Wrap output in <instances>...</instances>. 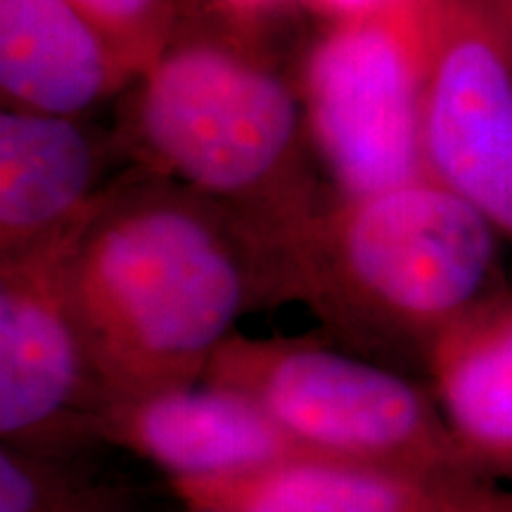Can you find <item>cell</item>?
<instances>
[{
    "label": "cell",
    "instance_id": "2",
    "mask_svg": "<svg viewBox=\"0 0 512 512\" xmlns=\"http://www.w3.org/2000/svg\"><path fill=\"white\" fill-rule=\"evenodd\" d=\"M501 233L437 178L332 197L292 259L294 304L347 351L425 380L434 344L505 287Z\"/></svg>",
    "mask_w": 512,
    "mask_h": 512
},
{
    "label": "cell",
    "instance_id": "4",
    "mask_svg": "<svg viewBox=\"0 0 512 512\" xmlns=\"http://www.w3.org/2000/svg\"><path fill=\"white\" fill-rule=\"evenodd\" d=\"M202 380L249 396L325 458L491 482L458 444L430 384L347 351L323 332L252 337L238 330Z\"/></svg>",
    "mask_w": 512,
    "mask_h": 512
},
{
    "label": "cell",
    "instance_id": "12",
    "mask_svg": "<svg viewBox=\"0 0 512 512\" xmlns=\"http://www.w3.org/2000/svg\"><path fill=\"white\" fill-rule=\"evenodd\" d=\"M425 382L467 458L512 491V290L434 344Z\"/></svg>",
    "mask_w": 512,
    "mask_h": 512
},
{
    "label": "cell",
    "instance_id": "17",
    "mask_svg": "<svg viewBox=\"0 0 512 512\" xmlns=\"http://www.w3.org/2000/svg\"><path fill=\"white\" fill-rule=\"evenodd\" d=\"M475 3L491 17V22H494L512 43V0H475Z\"/></svg>",
    "mask_w": 512,
    "mask_h": 512
},
{
    "label": "cell",
    "instance_id": "9",
    "mask_svg": "<svg viewBox=\"0 0 512 512\" xmlns=\"http://www.w3.org/2000/svg\"><path fill=\"white\" fill-rule=\"evenodd\" d=\"M169 486L185 508L214 512H512V491L501 484L325 458Z\"/></svg>",
    "mask_w": 512,
    "mask_h": 512
},
{
    "label": "cell",
    "instance_id": "14",
    "mask_svg": "<svg viewBox=\"0 0 512 512\" xmlns=\"http://www.w3.org/2000/svg\"><path fill=\"white\" fill-rule=\"evenodd\" d=\"M138 76L190 29L195 0H72Z\"/></svg>",
    "mask_w": 512,
    "mask_h": 512
},
{
    "label": "cell",
    "instance_id": "5",
    "mask_svg": "<svg viewBox=\"0 0 512 512\" xmlns=\"http://www.w3.org/2000/svg\"><path fill=\"white\" fill-rule=\"evenodd\" d=\"M425 0L332 22L299 74L309 145L337 197H361L430 176L422 157Z\"/></svg>",
    "mask_w": 512,
    "mask_h": 512
},
{
    "label": "cell",
    "instance_id": "13",
    "mask_svg": "<svg viewBox=\"0 0 512 512\" xmlns=\"http://www.w3.org/2000/svg\"><path fill=\"white\" fill-rule=\"evenodd\" d=\"M86 456L0 444V512H147L136 489Z\"/></svg>",
    "mask_w": 512,
    "mask_h": 512
},
{
    "label": "cell",
    "instance_id": "1",
    "mask_svg": "<svg viewBox=\"0 0 512 512\" xmlns=\"http://www.w3.org/2000/svg\"><path fill=\"white\" fill-rule=\"evenodd\" d=\"M69 285L112 399L200 382L242 318L292 302L290 261L266 235L150 171L105 192L74 245Z\"/></svg>",
    "mask_w": 512,
    "mask_h": 512
},
{
    "label": "cell",
    "instance_id": "16",
    "mask_svg": "<svg viewBox=\"0 0 512 512\" xmlns=\"http://www.w3.org/2000/svg\"><path fill=\"white\" fill-rule=\"evenodd\" d=\"M219 12L221 17H228L230 22L238 27H252L268 15H273L275 10L285 8L292 0H202Z\"/></svg>",
    "mask_w": 512,
    "mask_h": 512
},
{
    "label": "cell",
    "instance_id": "10",
    "mask_svg": "<svg viewBox=\"0 0 512 512\" xmlns=\"http://www.w3.org/2000/svg\"><path fill=\"white\" fill-rule=\"evenodd\" d=\"M136 79L72 0H0L5 107L79 119Z\"/></svg>",
    "mask_w": 512,
    "mask_h": 512
},
{
    "label": "cell",
    "instance_id": "7",
    "mask_svg": "<svg viewBox=\"0 0 512 512\" xmlns=\"http://www.w3.org/2000/svg\"><path fill=\"white\" fill-rule=\"evenodd\" d=\"M425 10V169L512 240V43L475 0Z\"/></svg>",
    "mask_w": 512,
    "mask_h": 512
},
{
    "label": "cell",
    "instance_id": "11",
    "mask_svg": "<svg viewBox=\"0 0 512 512\" xmlns=\"http://www.w3.org/2000/svg\"><path fill=\"white\" fill-rule=\"evenodd\" d=\"M105 152L76 117L0 114V256L76 226L98 207Z\"/></svg>",
    "mask_w": 512,
    "mask_h": 512
},
{
    "label": "cell",
    "instance_id": "18",
    "mask_svg": "<svg viewBox=\"0 0 512 512\" xmlns=\"http://www.w3.org/2000/svg\"><path fill=\"white\" fill-rule=\"evenodd\" d=\"M188 512H214V510H202V508H188Z\"/></svg>",
    "mask_w": 512,
    "mask_h": 512
},
{
    "label": "cell",
    "instance_id": "8",
    "mask_svg": "<svg viewBox=\"0 0 512 512\" xmlns=\"http://www.w3.org/2000/svg\"><path fill=\"white\" fill-rule=\"evenodd\" d=\"M102 446L133 453L174 479H228L325 458L259 403L211 382L112 399L95 425ZM332 460V458H325Z\"/></svg>",
    "mask_w": 512,
    "mask_h": 512
},
{
    "label": "cell",
    "instance_id": "3",
    "mask_svg": "<svg viewBox=\"0 0 512 512\" xmlns=\"http://www.w3.org/2000/svg\"><path fill=\"white\" fill-rule=\"evenodd\" d=\"M133 83L124 131L143 171L238 211L292 266L335 197L306 164L299 88L238 38L192 27Z\"/></svg>",
    "mask_w": 512,
    "mask_h": 512
},
{
    "label": "cell",
    "instance_id": "6",
    "mask_svg": "<svg viewBox=\"0 0 512 512\" xmlns=\"http://www.w3.org/2000/svg\"><path fill=\"white\" fill-rule=\"evenodd\" d=\"M93 211L53 238L0 256V444L46 453L102 446L95 425L112 394L86 347L69 285L74 245Z\"/></svg>",
    "mask_w": 512,
    "mask_h": 512
},
{
    "label": "cell",
    "instance_id": "15",
    "mask_svg": "<svg viewBox=\"0 0 512 512\" xmlns=\"http://www.w3.org/2000/svg\"><path fill=\"white\" fill-rule=\"evenodd\" d=\"M313 12L332 22H354V19L373 17L377 12L392 8L396 0H299Z\"/></svg>",
    "mask_w": 512,
    "mask_h": 512
}]
</instances>
